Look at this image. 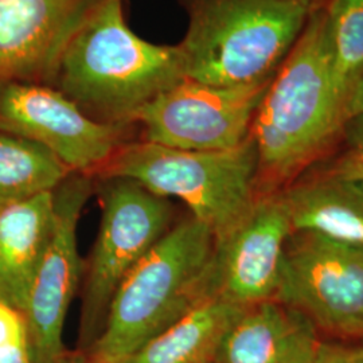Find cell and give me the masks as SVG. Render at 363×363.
Segmentation results:
<instances>
[{
  "label": "cell",
  "instance_id": "6da1fadb",
  "mask_svg": "<svg viewBox=\"0 0 363 363\" xmlns=\"http://www.w3.org/2000/svg\"><path fill=\"white\" fill-rule=\"evenodd\" d=\"M349 108L339 97L325 35V3L308 22L276 72L253 120L259 189L277 191L296 179L343 138Z\"/></svg>",
  "mask_w": 363,
  "mask_h": 363
},
{
  "label": "cell",
  "instance_id": "7a4b0ae2",
  "mask_svg": "<svg viewBox=\"0 0 363 363\" xmlns=\"http://www.w3.org/2000/svg\"><path fill=\"white\" fill-rule=\"evenodd\" d=\"M184 78L179 45L140 38L123 0H103L66 43L52 86L91 118L130 127L143 106Z\"/></svg>",
  "mask_w": 363,
  "mask_h": 363
},
{
  "label": "cell",
  "instance_id": "3957f363",
  "mask_svg": "<svg viewBox=\"0 0 363 363\" xmlns=\"http://www.w3.org/2000/svg\"><path fill=\"white\" fill-rule=\"evenodd\" d=\"M214 247L211 230L194 217L171 226L123 280L100 337L85 354L94 362L121 363L206 301Z\"/></svg>",
  "mask_w": 363,
  "mask_h": 363
},
{
  "label": "cell",
  "instance_id": "277c9868",
  "mask_svg": "<svg viewBox=\"0 0 363 363\" xmlns=\"http://www.w3.org/2000/svg\"><path fill=\"white\" fill-rule=\"evenodd\" d=\"M178 1L189 19L178 43L184 77L214 86L274 77L315 7L289 0Z\"/></svg>",
  "mask_w": 363,
  "mask_h": 363
},
{
  "label": "cell",
  "instance_id": "5b68a950",
  "mask_svg": "<svg viewBox=\"0 0 363 363\" xmlns=\"http://www.w3.org/2000/svg\"><path fill=\"white\" fill-rule=\"evenodd\" d=\"M96 174L125 178L162 198H178L205 223L216 244L247 218L259 195L252 136L220 151H186L150 142L124 143Z\"/></svg>",
  "mask_w": 363,
  "mask_h": 363
},
{
  "label": "cell",
  "instance_id": "8992f818",
  "mask_svg": "<svg viewBox=\"0 0 363 363\" xmlns=\"http://www.w3.org/2000/svg\"><path fill=\"white\" fill-rule=\"evenodd\" d=\"M101 220L88 262L79 320V349L88 352L104 328L117 289L167 233L169 199L125 178H103Z\"/></svg>",
  "mask_w": 363,
  "mask_h": 363
},
{
  "label": "cell",
  "instance_id": "52a82bcc",
  "mask_svg": "<svg viewBox=\"0 0 363 363\" xmlns=\"http://www.w3.org/2000/svg\"><path fill=\"white\" fill-rule=\"evenodd\" d=\"M274 300L304 313L318 331L363 340V247L294 232Z\"/></svg>",
  "mask_w": 363,
  "mask_h": 363
},
{
  "label": "cell",
  "instance_id": "ba28073f",
  "mask_svg": "<svg viewBox=\"0 0 363 363\" xmlns=\"http://www.w3.org/2000/svg\"><path fill=\"white\" fill-rule=\"evenodd\" d=\"M273 78L242 86H214L184 78L143 106L133 123L144 142L186 151H220L250 136Z\"/></svg>",
  "mask_w": 363,
  "mask_h": 363
},
{
  "label": "cell",
  "instance_id": "9c48e42d",
  "mask_svg": "<svg viewBox=\"0 0 363 363\" xmlns=\"http://www.w3.org/2000/svg\"><path fill=\"white\" fill-rule=\"evenodd\" d=\"M127 128L91 118L52 85L0 81V130L45 147L72 172L96 174Z\"/></svg>",
  "mask_w": 363,
  "mask_h": 363
},
{
  "label": "cell",
  "instance_id": "30bf717a",
  "mask_svg": "<svg viewBox=\"0 0 363 363\" xmlns=\"http://www.w3.org/2000/svg\"><path fill=\"white\" fill-rule=\"evenodd\" d=\"M88 174L72 172L54 190V230L30 289L22 315L35 363H58L64 357V327L79 286L82 261L78 223L91 198Z\"/></svg>",
  "mask_w": 363,
  "mask_h": 363
},
{
  "label": "cell",
  "instance_id": "8fae6325",
  "mask_svg": "<svg viewBox=\"0 0 363 363\" xmlns=\"http://www.w3.org/2000/svg\"><path fill=\"white\" fill-rule=\"evenodd\" d=\"M292 233L281 191L259 195L247 218L216 244L205 280V300L217 298L240 307L273 300Z\"/></svg>",
  "mask_w": 363,
  "mask_h": 363
},
{
  "label": "cell",
  "instance_id": "7c38bea8",
  "mask_svg": "<svg viewBox=\"0 0 363 363\" xmlns=\"http://www.w3.org/2000/svg\"><path fill=\"white\" fill-rule=\"evenodd\" d=\"M103 0H0V81L52 85L60 57Z\"/></svg>",
  "mask_w": 363,
  "mask_h": 363
},
{
  "label": "cell",
  "instance_id": "4fadbf2b",
  "mask_svg": "<svg viewBox=\"0 0 363 363\" xmlns=\"http://www.w3.org/2000/svg\"><path fill=\"white\" fill-rule=\"evenodd\" d=\"M319 331L277 300L245 307L222 337L214 363H312Z\"/></svg>",
  "mask_w": 363,
  "mask_h": 363
},
{
  "label": "cell",
  "instance_id": "5bb4252c",
  "mask_svg": "<svg viewBox=\"0 0 363 363\" xmlns=\"http://www.w3.org/2000/svg\"><path fill=\"white\" fill-rule=\"evenodd\" d=\"M294 232L363 247V183L327 169L284 190Z\"/></svg>",
  "mask_w": 363,
  "mask_h": 363
},
{
  "label": "cell",
  "instance_id": "9a60e30c",
  "mask_svg": "<svg viewBox=\"0 0 363 363\" xmlns=\"http://www.w3.org/2000/svg\"><path fill=\"white\" fill-rule=\"evenodd\" d=\"M54 230V191L0 208V303L19 312Z\"/></svg>",
  "mask_w": 363,
  "mask_h": 363
},
{
  "label": "cell",
  "instance_id": "2e32d148",
  "mask_svg": "<svg viewBox=\"0 0 363 363\" xmlns=\"http://www.w3.org/2000/svg\"><path fill=\"white\" fill-rule=\"evenodd\" d=\"M244 308L206 300L121 363H213L222 337Z\"/></svg>",
  "mask_w": 363,
  "mask_h": 363
},
{
  "label": "cell",
  "instance_id": "e0dca14e",
  "mask_svg": "<svg viewBox=\"0 0 363 363\" xmlns=\"http://www.w3.org/2000/svg\"><path fill=\"white\" fill-rule=\"evenodd\" d=\"M70 174L45 147L0 130V208L54 191Z\"/></svg>",
  "mask_w": 363,
  "mask_h": 363
},
{
  "label": "cell",
  "instance_id": "ac0fdd59",
  "mask_svg": "<svg viewBox=\"0 0 363 363\" xmlns=\"http://www.w3.org/2000/svg\"><path fill=\"white\" fill-rule=\"evenodd\" d=\"M325 35L335 91L349 108L363 74V0H328Z\"/></svg>",
  "mask_w": 363,
  "mask_h": 363
},
{
  "label": "cell",
  "instance_id": "d6986e66",
  "mask_svg": "<svg viewBox=\"0 0 363 363\" xmlns=\"http://www.w3.org/2000/svg\"><path fill=\"white\" fill-rule=\"evenodd\" d=\"M0 363H35L22 312L0 303Z\"/></svg>",
  "mask_w": 363,
  "mask_h": 363
},
{
  "label": "cell",
  "instance_id": "ffe728a7",
  "mask_svg": "<svg viewBox=\"0 0 363 363\" xmlns=\"http://www.w3.org/2000/svg\"><path fill=\"white\" fill-rule=\"evenodd\" d=\"M342 140L346 143L343 152L337 156L331 169L363 183V117L351 118Z\"/></svg>",
  "mask_w": 363,
  "mask_h": 363
},
{
  "label": "cell",
  "instance_id": "44dd1931",
  "mask_svg": "<svg viewBox=\"0 0 363 363\" xmlns=\"http://www.w3.org/2000/svg\"><path fill=\"white\" fill-rule=\"evenodd\" d=\"M312 363H363V340H320Z\"/></svg>",
  "mask_w": 363,
  "mask_h": 363
},
{
  "label": "cell",
  "instance_id": "7402d4cb",
  "mask_svg": "<svg viewBox=\"0 0 363 363\" xmlns=\"http://www.w3.org/2000/svg\"><path fill=\"white\" fill-rule=\"evenodd\" d=\"M349 116L351 118L354 117H363V74L357 82L354 91L351 93L350 103H349ZM349 120V121H350Z\"/></svg>",
  "mask_w": 363,
  "mask_h": 363
},
{
  "label": "cell",
  "instance_id": "603a6c76",
  "mask_svg": "<svg viewBox=\"0 0 363 363\" xmlns=\"http://www.w3.org/2000/svg\"><path fill=\"white\" fill-rule=\"evenodd\" d=\"M58 363H97L94 362L91 358H89L85 352H65L61 361Z\"/></svg>",
  "mask_w": 363,
  "mask_h": 363
},
{
  "label": "cell",
  "instance_id": "cb8c5ba5",
  "mask_svg": "<svg viewBox=\"0 0 363 363\" xmlns=\"http://www.w3.org/2000/svg\"><path fill=\"white\" fill-rule=\"evenodd\" d=\"M289 1H304V3H310V4L316 6V4H323V3H327L328 0H289Z\"/></svg>",
  "mask_w": 363,
  "mask_h": 363
},
{
  "label": "cell",
  "instance_id": "d4e9b609",
  "mask_svg": "<svg viewBox=\"0 0 363 363\" xmlns=\"http://www.w3.org/2000/svg\"><path fill=\"white\" fill-rule=\"evenodd\" d=\"M213 363H214V362H213Z\"/></svg>",
  "mask_w": 363,
  "mask_h": 363
}]
</instances>
